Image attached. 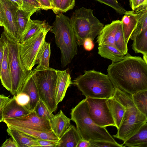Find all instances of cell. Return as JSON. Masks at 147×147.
Returning a JSON list of instances; mask_svg holds the SVG:
<instances>
[{
  "label": "cell",
  "instance_id": "obj_1",
  "mask_svg": "<svg viewBox=\"0 0 147 147\" xmlns=\"http://www.w3.org/2000/svg\"><path fill=\"white\" fill-rule=\"evenodd\" d=\"M107 75L115 87L130 94L147 90V63L140 56L127 53L122 60L113 62Z\"/></svg>",
  "mask_w": 147,
  "mask_h": 147
},
{
  "label": "cell",
  "instance_id": "obj_2",
  "mask_svg": "<svg viewBox=\"0 0 147 147\" xmlns=\"http://www.w3.org/2000/svg\"><path fill=\"white\" fill-rule=\"evenodd\" d=\"M113 97L125 108L121 124L114 138L125 141L133 135L147 122V116L134 105L131 94L115 87Z\"/></svg>",
  "mask_w": 147,
  "mask_h": 147
},
{
  "label": "cell",
  "instance_id": "obj_3",
  "mask_svg": "<svg viewBox=\"0 0 147 147\" xmlns=\"http://www.w3.org/2000/svg\"><path fill=\"white\" fill-rule=\"evenodd\" d=\"M50 31L55 35L61 53L62 67L70 63L78 54V44L70 18L60 12L56 14Z\"/></svg>",
  "mask_w": 147,
  "mask_h": 147
},
{
  "label": "cell",
  "instance_id": "obj_4",
  "mask_svg": "<svg viewBox=\"0 0 147 147\" xmlns=\"http://www.w3.org/2000/svg\"><path fill=\"white\" fill-rule=\"evenodd\" d=\"M74 83L86 98H108L113 96L115 87L107 74L94 70H85Z\"/></svg>",
  "mask_w": 147,
  "mask_h": 147
},
{
  "label": "cell",
  "instance_id": "obj_5",
  "mask_svg": "<svg viewBox=\"0 0 147 147\" xmlns=\"http://www.w3.org/2000/svg\"><path fill=\"white\" fill-rule=\"evenodd\" d=\"M70 115L71 120L75 123L82 139L89 141L104 140L117 142L106 127L97 125L90 118L85 99L71 109Z\"/></svg>",
  "mask_w": 147,
  "mask_h": 147
},
{
  "label": "cell",
  "instance_id": "obj_6",
  "mask_svg": "<svg viewBox=\"0 0 147 147\" xmlns=\"http://www.w3.org/2000/svg\"><path fill=\"white\" fill-rule=\"evenodd\" d=\"M78 45H83L84 39L93 41L105 25L93 14V10L82 7L76 10L70 18Z\"/></svg>",
  "mask_w": 147,
  "mask_h": 147
},
{
  "label": "cell",
  "instance_id": "obj_7",
  "mask_svg": "<svg viewBox=\"0 0 147 147\" xmlns=\"http://www.w3.org/2000/svg\"><path fill=\"white\" fill-rule=\"evenodd\" d=\"M3 32L8 49L12 83L10 93L12 95H16L20 93L22 86L32 70H27L22 63L19 53L18 40L6 31L4 30Z\"/></svg>",
  "mask_w": 147,
  "mask_h": 147
},
{
  "label": "cell",
  "instance_id": "obj_8",
  "mask_svg": "<svg viewBox=\"0 0 147 147\" xmlns=\"http://www.w3.org/2000/svg\"><path fill=\"white\" fill-rule=\"evenodd\" d=\"M34 79L40 99L52 113L57 109L55 91L57 78V69L33 70Z\"/></svg>",
  "mask_w": 147,
  "mask_h": 147
},
{
  "label": "cell",
  "instance_id": "obj_9",
  "mask_svg": "<svg viewBox=\"0 0 147 147\" xmlns=\"http://www.w3.org/2000/svg\"><path fill=\"white\" fill-rule=\"evenodd\" d=\"M52 28L53 26L47 23L45 27L36 34L22 43L19 42L21 60L27 70H31L36 64V57L39 49L45 40L48 32Z\"/></svg>",
  "mask_w": 147,
  "mask_h": 147
},
{
  "label": "cell",
  "instance_id": "obj_10",
  "mask_svg": "<svg viewBox=\"0 0 147 147\" xmlns=\"http://www.w3.org/2000/svg\"><path fill=\"white\" fill-rule=\"evenodd\" d=\"M89 115L93 122L102 127H115L111 114L106 103L107 98H86Z\"/></svg>",
  "mask_w": 147,
  "mask_h": 147
},
{
  "label": "cell",
  "instance_id": "obj_11",
  "mask_svg": "<svg viewBox=\"0 0 147 147\" xmlns=\"http://www.w3.org/2000/svg\"><path fill=\"white\" fill-rule=\"evenodd\" d=\"M7 126H17L45 132H52L50 120L39 117L34 111L23 116L3 120Z\"/></svg>",
  "mask_w": 147,
  "mask_h": 147
},
{
  "label": "cell",
  "instance_id": "obj_12",
  "mask_svg": "<svg viewBox=\"0 0 147 147\" xmlns=\"http://www.w3.org/2000/svg\"><path fill=\"white\" fill-rule=\"evenodd\" d=\"M0 1L3 8L4 14L5 22L4 30L10 33L18 40L14 19L16 12L19 8L16 4L9 0Z\"/></svg>",
  "mask_w": 147,
  "mask_h": 147
},
{
  "label": "cell",
  "instance_id": "obj_13",
  "mask_svg": "<svg viewBox=\"0 0 147 147\" xmlns=\"http://www.w3.org/2000/svg\"><path fill=\"white\" fill-rule=\"evenodd\" d=\"M121 23V21L116 20L105 25L97 37L96 42L98 46L110 45L115 47V36Z\"/></svg>",
  "mask_w": 147,
  "mask_h": 147
},
{
  "label": "cell",
  "instance_id": "obj_14",
  "mask_svg": "<svg viewBox=\"0 0 147 147\" xmlns=\"http://www.w3.org/2000/svg\"><path fill=\"white\" fill-rule=\"evenodd\" d=\"M20 92L27 94L30 98L28 109L34 111L38 100L40 99L35 83L33 70L27 77L21 89Z\"/></svg>",
  "mask_w": 147,
  "mask_h": 147
},
{
  "label": "cell",
  "instance_id": "obj_15",
  "mask_svg": "<svg viewBox=\"0 0 147 147\" xmlns=\"http://www.w3.org/2000/svg\"><path fill=\"white\" fill-rule=\"evenodd\" d=\"M57 78L55 91V99L57 105L61 102L67 90L71 83L70 75L67 69H57Z\"/></svg>",
  "mask_w": 147,
  "mask_h": 147
},
{
  "label": "cell",
  "instance_id": "obj_16",
  "mask_svg": "<svg viewBox=\"0 0 147 147\" xmlns=\"http://www.w3.org/2000/svg\"><path fill=\"white\" fill-rule=\"evenodd\" d=\"M31 111L26 107L18 104L14 95L3 107V120L7 119L20 117L28 114Z\"/></svg>",
  "mask_w": 147,
  "mask_h": 147
},
{
  "label": "cell",
  "instance_id": "obj_17",
  "mask_svg": "<svg viewBox=\"0 0 147 147\" xmlns=\"http://www.w3.org/2000/svg\"><path fill=\"white\" fill-rule=\"evenodd\" d=\"M139 11H127L121 20L126 43L127 45L130 36L137 26L139 17Z\"/></svg>",
  "mask_w": 147,
  "mask_h": 147
},
{
  "label": "cell",
  "instance_id": "obj_18",
  "mask_svg": "<svg viewBox=\"0 0 147 147\" xmlns=\"http://www.w3.org/2000/svg\"><path fill=\"white\" fill-rule=\"evenodd\" d=\"M2 34L4 36L5 43L0 79L3 86L11 92L12 90V83L9 59L8 49L4 35L3 32Z\"/></svg>",
  "mask_w": 147,
  "mask_h": 147
},
{
  "label": "cell",
  "instance_id": "obj_19",
  "mask_svg": "<svg viewBox=\"0 0 147 147\" xmlns=\"http://www.w3.org/2000/svg\"><path fill=\"white\" fill-rule=\"evenodd\" d=\"M70 120L60 110L50 120L52 131L59 139L70 125Z\"/></svg>",
  "mask_w": 147,
  "mask_h": 147
},
{
  "label": "cell",
  "instance_id": "obj_20",
  "mask_svg": "<svg viewBox=\"0 0 147 147\" xmlns=\"http://www.w3.org/2000/svg\"><path fill=\"white\" fill-rule=\"evenodd\" d=\"M82 139L76 127L71 125L59 138L58 147H76Z\"/></svg>",
  "mask_w": 147,
  "mask_h": 147
},
{
  "label": "cell",
  "instance_id": "obj_21",
  "mask_svg": "<svg viewBox=\"0 0 147 147\" xmlns=\"http://www.w3.org/2000/svg\"><path fill=\"white\" fill-rule=\"evenodd\" d=\"M7 131L16 142L18 147H38L37 139L7 126Z\"/></svg>",
  "mask_w": 147,
  "mask_h": 147
},
{
  "label": "cell",
  "instance_id": "obj_22",
  "mask_svg": "<svg viewBox=\"0 0 147 147\" xmlns=\"http://www.w3.org/2000/svg\"><path fill=\"white\" fill-rule=\"evenodd\" d=\"M123 144L129 147H147V122Z\"/></svg>",
  "mask_w": 147,
  "mask_h": 147
},
{
  "label": "cell",
  "instance_id": "obj_23",
  "mask_svg": "<svg viewBox=\"0 0 147 147\" xmlns=\"http://www.w3.org/2000/svg\"><path fill=\"white\" fill-rule=\"evenodd\" d=\"M106 102L113 119L115 127L118 129L123 119L125 107L113 96L107 98Z\"/></svg>",
  "mask_w": 147,
  "mask_h": 147
},
{
  "label": "cell",
  "instance_id": "obj_24",
  "mask_svg": "<svg viewBox=\"0 0 147 147\" xmlns=\"http://www.w3.org/2000/svg\"><path fill=\"white\" fill-rule=\"evenodd\" d=\"M51 51L50 43L45 40L40 47L37 54L36 64H38L35 68L36 70L48 69Z\"/></svg>",
  "mask_w": 147,
  "mask_h": 147
},
{
  "label": "cell",
  "instance_id": "obj_25",
  "mask_svg": "<svg viewBox=\"0 0 147 147\" xmlns=\"http://www.w3.org/2000/svg\"><path fill=\"white\" fill-rule=\"evenodd\" d=\"M47 23L45 20H32L30 19L19 42L22 43L36 34L45 27Z\"/></svg>",
  "mask_w": 147,
  "mask_h": 147
},
{
  "label": "cell",
  "instance_id": "obj_26",
  "mask_svg": "<svg viewBox=\"0 0 147 147\" xmlns=\"http://www.w3.org/2000/svg\"><path fill=\"white\" fill-rule=\"evenodd\" d=\"M10 126L30 137L36 139L49 140L58 141L59 139L53 131L51 132H45L19 126Z\"/></svg>",
  "mask_w": 147,
  "mask_h": 147
},
{
  "label": "cell",
  "instance_id": "obj_27",
  "mask_svg": "<svg viewBox=\"0 0 147 147\" xmlns=\"http://www.w3.org/2000/svg\"><path fill=\"white\" fill-rule=\"evenodd\" d=\"M98 54L101 57L116 62L122 59L125 55L115 47L110 45L98 46Z\"/></svg>",
  "mask_w": 147,
  "mask_h": 147
},
{
  "label": "cell",
  "instance_id": "obj_28",
  "mask_svg": "<svg viewBox=\"0 0 147 147\" xmlns=\"http://www.w3.org/2000/svg\"><path fill=\"white\" fill-rule=\"evenodd\" d=\"M30 17L21 9L16 12L14 22L18 41L26 29Z\"/></svg>",
  "mask_w": 147,
  "mask_h": 147
},
{
  "label": "cell",
  "instance_id": "obj_29",
  "mask_svg": "<svg viewBox=\"0 0 147 147\" xmlns=\"http://www.w3.org/2000/svg\"><path fill=\"white\" fill-rule=\"evenodd\" d=\"M131 95L133 102L137 108L147 116V90L138 91Z\"/></svg>",
  "mask_w": 147,
  "mask_h": 147
},
{
  "label": "cell",
  "instance_id": "obj_30",
  "mask_svg": "<svg viewBox=\"0 0 147 147\" xmlns=\"http://www.w3.org/2000/svg\"><path fill=\"white\" fill-rule=\"evenodd\" d=\"M114 44L116 48L124 55L128 53L127 45L125 41L121 23L115 34Z\"/></svg>",
  "mask_w": 147,
  "mask_h": 147
},
{
  "label": "cell",
  "instance_id": "obj_31",
  "mask_svg": "<svg viewBox=\"0 0 147 147\" xmlns=\"http://www.w3.org/2000/svg\"><path fill=\"white\" fill-rule=\"evenodd\" d=\"M22 5L20 8L30 17L35 12L42 9L38 0H22Z\"/></svg>",
  "mask_w": 147,
  "mask_h": 147
},
{
  "label": "cell",
  "instance_id": "obj_32",
  "mask_svg": "<svg viewBox=\"0 0 147 147\" xmlns=\"http://www.w3.org/2000/svg\"><path fill=\"white\" fill-rule=\"evenodd\" d=\"M34 111L39 117L50 120L54 115L40 99L38 101Z\"/></svg>",
  "mask_w": 147,
  "mask_h": 147
},
{
  "label": "cell",
  "instance_id": "obj_33",
  "mask_svg": "<svg viewBox=\"0 0 147 147\" xmlns=\"http://www.w3.org/2000/svg\"><path fill=\"white\" fill-rule=\"evenodd\" d=\"M113 8L121 15L124 14L127 11L118 3L117 0H96Z\"/></svg>",
  "mask_w": 147,
  "mask_h": 147
},
{
  "label": "cell",
  "instance_id": "obj_34",
  "mask_svg": "<svg viewBox=\"0 0 147 147\" xmlns=\"http://www.w3.org/2000/svg\"><path fill=\"white\" fill-rule=\"evenodd\" d=\"M90 147H122L123 144H120L117 142H113L104 140L91 141H90Z\"/></svg>",
  "mask_w": 147,
  "mask_h": 147
},
{
  "label": "cell",
  "instance_id": "obj_35",
  "mask_svg": "<svg viewBox=\"0 0 147 147\" xmlns=\"http://www.w3.org/2000/svg\"><path fill=\"white\" fill-rule=\"evenodd\" d=\"M75 5V0H61L59 12L65 13L72 9Z\"/></svg>",
  "mask_w": 147,
  "mask_h": 147
},
{
  "label": "cell",
  "instance_id": "obj_36",
  "mask_svg": "<svg viewBox=\"0 0 147 147\" xmlns=\"http://www.w3.org/2000/svg\"><path fill=\"white\" fill-rule=\"evenodd\" d=\"M14 95L18 104L21 105L26 107L28 108L30 98L27 94L24 93L20 92L16 95Z\"/></svg>",
  "mask_w": 147,
  "mask_h": 147
},
{
  "label": "cell",
  "instance_id": "obj_37",
  "mask_svg": "<svg viewBox=\"0 0 147 147\" xmlns=\"http://www.w3.org/2000/svg\"><path fill=\"white\" fill-rule=\"evenodd\" d=\"M58 141L37 139L38 147H58Z\"/></svg>",
  "mask_w": 147,
  "mask_h": 147
},
{
  "label": "cell",
  "instance_id": "obj_38",
  "mask_svg": "<svg viewBox=\"0 0 147 147\" xmlns=\"http://www.w3.org/2000/svg\"><path fill=\"white\" fill-rule=\"evenodd\" d=\"M142 0H129L132 10L135 12L140 10Z\"/></svg>",
  "mask_w": 147,
  "mask_h": 147
},
{
  "label": "cell",
  "instance_id": "obj_39",
  "mask_svg": "<svg viewBox=\"0 0 147 147\" xmlns=\"http://www.w3.org/2000/svg\"><path fill=\"white\" fill-rule=\"evenodd\" d=\"M83 45L84 49L88 51L92 50L94 46L93 41L90 38H87L84 39Z\"/></svg>",
  "mask_w": 147,
  "mask_h": 147
},
{
  "label": "cell",
  "instance_id": "obj_40",
  "mask_svg": "<svg viewBox=\"0 0 147 147\" xmlns=\"http://www.w3.org/2000/svg\"><path fill=\"white\" fill-rule=\"evenodd\" d=\"M5 43L4 36L2 34L0 38V77L1 76V64L3 57L4 47Z\"/></svg>",
  "mask_w": 147,
  "mask_h": 147
},
{
  "label": "cell",
  "instance_id": "obj_41",
  "mask_svg": "<svg viewBox=\"0 0 147 147\" xmlns=\"http://www.w3.org/2000/svg\"><path fill=\"white\" fill-rule=\"evenodd\" d=\"M1 146V147H18L16 142L12 137L7 139Z\"/></svg>",
  "mask_w": 147,
  "mask_h": 147
},
{
  "label": "cell",
  "instance_id": "obj_42",
  "mask_svg": "<svg viewBox=\"0 0 147 147\" xmlns=\"http://www.w3.org/2000/svg\"><path fill=\"white\" fill-rule=\"evenodd\" d=\"M42 7V9L47 10L53 9L52 5L49 0H38Z\"/></svg>",
  "mask_w": 147,
  "mask_h": 147
},
{
  "label": "cell",
  "instance_id": "obj_43",
  "mask_svg": "<svg viewBox=\"0 0 147 147\" xmlns=\"http://www.w3.org/2000/svg\"><path fill=\"white\" fill-rule=\"evenodd\" d=\"M61 0H52L53 9V12L56 14L60 12L59 9Z\"/></svg>",
  "mask_w": 147,
  "mask_h": 147
},
{
  "label": "cell",
  "instance_id": "obj_44",
  "mask_svg": "<svg viewBox=\"0 0 147 147\" xmlns=\"http://www.w3.org/2000/svg\"><path fill=\"white\" fill-rule=\"evenodd\" d=\"M5 16L3 8L1 1H0V26H4Z\"/></svg>",
  "mask_w": 147,
  "mask_h": 147
},
{
  "label": "cell",
  "instance_id": "obj_45",
  "mask_svg": "<svg viewBox=\"0 0 147 147\" xmlns=\"http://www.w3.org/2000/svg\"><path fill=\"white\" fill-rule=\"evenodd\" d=\"M9 97L5 96L3 95H0V107H4L10 100Z\"/></svg>",
  "mask_w": 147,
  "mask_h": 147
},
{
  "label": "cell",
  "instance_id": "obj_46",
  "mask_svg": "<svg viewBox=\"0 0 147 147\" xmlns=\"http://www.w3.org/2000/svg\"><path fill=\"white\" fill-rule=\"evenodd\" d=\"M89 141L82 139L79 142L76 147H90Z\"/></svg>",
  "mask_w": 147,
  "mask_h": 147
},
{
  "label": "cell",
  "instance_id": "obj_47",
  "mask_svg": "<svg viewBox=\"0 0 147 147\" xmlns=\"http://www.w3.org/2000/svg\"><path fill=\"white\" fill-rule=\"evenodd\" d=\"M14 3L16 4L20 9L22 5V0H9Z\"/></svg>",
  "mask_w": 147,
  "mask_h": 147
},
{
  "label": "cell",
  "instance_id": "obj_48",
  "mask_svg": "<svg viewBox=\"0 0 147 147\" xmlns=\"http://www.w3.org/2000/svg\"><path fill=\"white\" fill-rule=\"evenodd\" d=\"M3 107H0V122L3 121Z\"/></svg>",
  "mask_w": 147,
  "mask_h": 147
},
{
  "label": "cell",
  "instance_id": "obj_49",
  "mask_svg": "<svg viewBox=\"0 0 147 147\" xmlns=\"http://www.w3.org/2000/svg\"><path fill=\"white\" fill-rule=\"evenodd\" d=\"M49 1H50V2H51L52 5V0H49ZM52 6H53V5H52Z\"/></svg>",
  "mask_w": 147,
  "mask_h": 147
}]
</instances>
